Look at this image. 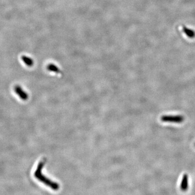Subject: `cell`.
<instances>
[{
    "instance_id": "1",
    "label": "cell",
    "mask_w": 195,
    "mask_h": 195,
    "mask_svg": "<svg viewBox=\"0 0 195 195\" xmlns=\"http://www.w3.org/2000/svg\"><path fill=\"white\" fill-rule=\"evenodd\" d=\"M44 165H45L44 162H41L39 163L37 167V170L35 172V177L38 180L44 183L48 187L51 188V189H53L54 190H58L60 188L59 184H58L57 183L54 182L53 181H51L42 174V169L44 166Z\"/></svg>"
},
{
    "instance_id": "2",
    "label": "cell",
    "mask_w": 195,
    "mask_h": 195,
    "mask_svg": "<svg viewBox=\"0 0 195 195\" xmlns=\"http://www.w3.org/2000/svg\"><path fill=\"white\" fill-rule=\"evenodd\" d=\"M161 120L163 122L182 123L184 120V117L181 115H164L162 116Z\"/></svg>"
},
{
    "instance_id": "3",
    "label": "cell",
    "mask_w": 195,
    "mask_h": 195,
    "mask_svg": "<svg viewBox=\"0 0 195 195\" xmlns=\"http://www.w3.org/2000/svg\"><path fill=\"white\" fill-rule=\"evenodd\" d=\"M189 187V177L187 174H184L183 176L182 182L180 183V189L183 191H186Z\"/></svg>"
},
{
    "instance_id": "4",
    "label": "cell",
    "mask_w": 195,
    "mask_h": 195,
    "mask_svg": "<svg viewBox=\"0 0 195 195\" xmlns=\"http://www.w3.org/2000/svg\"><path fill=\"white\" fill-rule=\"evenodd\" d=\"M16 93L19 96L20 98L24 100H26L28 98V94L25 92L19 86H16L15 87Z\"/></svg>"
},
{
    "instance_id": "5",
    "label": "cell",
    "mask_w": 195,
    "mask_h": 195,
    "mask_svg": "<svg viewBox=\"0 0 195 195\" xmlns=\"http://www.w3.org/2000/svg\"><path fill=\"white\" fill-rule=\"evenodd\" d=\"M183 31L185 34L190 38H193L195 37V32L194 30L191 29L184 27H183Z\"/></svg>"
},
{
    "instance_id": "6",
    "label": "cell",
    "mask_w": 195,
    "mask_h": 195,
    "mask_svg": "<svg viewBox=\"0 0 195 195\" xmlns=\"http://www.w3.org/2000/svg\"><path fill=\"white\" fill-rule=\"evenodd\" d=\"M22 59L23 60V61L24 62V64H25L27 66H32L33 64H34L33 60L31 58L27 57V56H22Z\"/></svg>"
},
{
    "instance_id": "7",
    "label": "cell",
    "mask_w": 195,
    "mask_h": 195,
    "mask_svg": "<svg viewBox=\"0 0 195 195\" xmlns=\"http://www.w3.org/2000/svg\"><path fill=\"white\" fill-rule=\"evenodd\" d=\"M47 69L48 71L55 72V73H60V69H59L58 67L56 66L54 64H49L48 65Z\"/></svg>"
}]
</instances>
